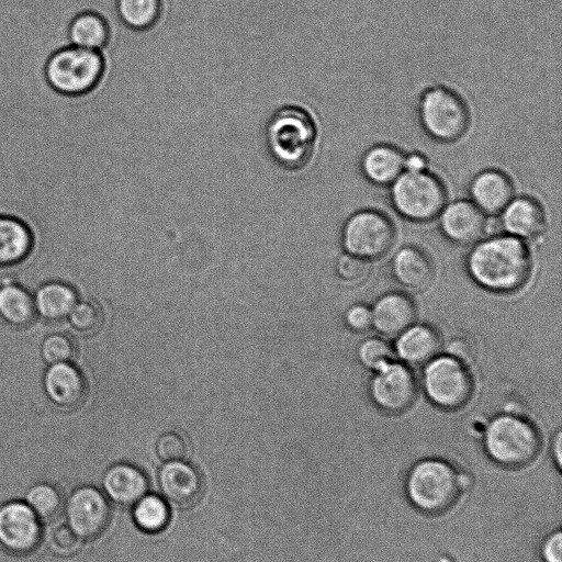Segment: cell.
Here are the masks:
<instances>
[{
    "label": "cell",
    "instance_id": "6da1fadb",
    "mask_svg": "<svg viewBox=\"0 0 562 562\" xmlns=\"http://www.w3.org/2000/svg\"><path fill=\"white\" fill-rule=\"evenodd\" d=\"M467 271L481 288L512 293L528 281L531 256L526 243L508 234L480 239L467 256Z\"/></svg>",
    "mask_w": 562,
    "mask_h": 562
},
{
    "label": "cell",
    "instance_id": "7a4b0ae2",
    "mask_svg": "<svg viewBox=\"0 0 562 562\" xmlns=\"http://www.w3.org/2000/svg\"><path fill=\"white\" fill-rule=\"evenodd\" d=\"M263 138L271 160L285 171H300L312 161L318 142L314 116L304 108H278L265 125Z\"/></svg>",
    "mask_w": 562,
    "mask_h": 562
},
{
    "label": "cell",
    "instance_id": "3957f363",
    "mask_svg": "<svg viewBox=\"0 0 562 562\" xmlns=\"http://www.w3.org/2000/svg\"><path fill=\"white\" fill-rule=\"evenodd\" d=\"M472 484L471 477L442 458H424L412 464L404 480L411 505L426 515L450 509Z\"/></svg>",
    "mask_w": 562,
    "mask_h": 562
},
{
    "label": "cell",
    "instance_id": "277c9868",
    "mask_svg": "<svg viewBox=\"0 0 562 562\" xmlns=\"http://www.w3.org/2000/svg\"><path fill=\"white\" fill-rule=\"evenodd\" d=\"M481 438L484 452L495 464L520 469L530 464L541 449V435L529 419L504 412L483 425Z\"/></svg>",
    "mask_w": 562,
    "mask_h": 562
},
{
    "label": "cell",
    "instance_id": "5b68a950",
    "mask_svg": "<svg viewBox=\"0 0 562 562\" xmlns=\"http://www.w3.org/2000/svg\"><path fill=\"white\" fill-rule=\"evenodd\" d=\"M0 546L18 557L43 562H75L55 555L47 547L44 526L23 499L0 506Z\"/></svg>",
    "mask_w": 562,
    "mask_h": 562
},
{
    "label": "cell",
    "instance_id": "8992f818",
    "mask_svg": "<svg viewBox=\"0 0 562 562\" xmlns=\"http://www.w3.org/2000/svg\"><path fill=\"white\" fill-rule=\"evenodd\" d=\"M390 187L393 209L412 222L431 221L447 204L445 183L428 170L404 171Z\"/></svg>",
    "mask_w": 562,
    "mask_h": 562
},
{
    "label": "cell",
    "instance_id": "52a82bcc",
    "mask_svg": "<svg viewBox=\"0 0 562 562\" xmlns=\"http://www.w3.org/2000/svg\"><path fill=\"white\" fill-rule=\"evenodd\" d=\"M418 119L431 139L448 144L459 140L467 133L470 111L456 91L445 86H434L420 95Z\"/></svg>",
    "mask_w": 562,
    "mask_h": 562
},
{
    "label": "cell",
    "instance_id": "ba28073f",
    "mask_svg": "<svg viewBox=\"0 0 562 562\" xmlns=\"http://www.w3.org/2000/svg\"><path fill=\"white\" fill-rule=\"evenodd\" d=\"M108 69L109 60L101 50L69 46L49 58L46 77L58 92L79 94L95 87Z\"/></svg>",
    "mask_w": 562,
    "mask_h": 562
},
{
    "label": "cell",
    "instance_id": "9c48e42d",
    "mask_svg": "<svg viewBox=\"0 0 562 562\" xmlns=\"http://www.w3.org/2000/svg\"><path fill=\"white\" fill-rule=\"evenodd\" d=\"M422 386L428 400L445 411L469 403L474 380L469 366L448 355H437L423 366Z\"/></svg>",
    "mask_w": 562,
    "mask_h": 562
},
{
    "label": "cell",
    "instance_id": "30bf717a",
    "mask_svg": "<svg viewBox=\"0 0 562 562\" xmlns=\"http://www.w3.org/2000/svg\"><path fill=\"white\" fill-rule=\"evenodd\" d=\"M395 228L384 213L367 209L351 214L341 231V244L347 254L367 261L383 257L393 246Z\"/></svg>",
    "mask_w": 562,
    "mask_h": 562
},
{
    "label": "cell",
    "instance_id": "8fae6325",
    "mask_svg": "<svg viewBox=\"0 0 562 562\" xmlns=\"http://www.w3.org/2000/svg\"><path fill=\"white\" fill-rule=\"evenodd\" d=\"M64 517L81 541L95 540L110 524V501L99 487L92 484L79 485L66 497Z\"/></svg>",
    "mask_w": 562,
    "mask_h": 562
},
{
    "label": "cell",
    "instance_id": "7c38bea8",
    "mask_svg": "<svg viewBox=\"0 0 562 562\" xmlns=\"http://www.w3.org/2000/svg\"><path fill=\"white\" fill-rule=\"evenodd\" d=\"M368 392L370 400L380 411L400 414L415 402L418 381L411 367L392 360L373 371Z\"/></svg>",
    "mask_w": 562,
    "mask_h": 562
},
{
    "label": "cell",
    "instance_id": "4fadbf2b",
    "mask_svg": "<svg viewBox=\"0 0 562 562\" xmlns=\"http://www.w3.org/2000/svg\"><path fill=\"white\" fill-rule=\"evenodd\" d=\"M158 483L165 498L180 508L192 507L203 494L200 471L182 460L166 462L158 473Z\"/></svg>",
    "mask_w": 562,
    "mask_h": 562
},
{
    "label": "cell",
    "instance_id": "5bb4252c",
    "mask_svg": "<svg viewBox=\"0 0 562 562\" xmlns=\"http://www.w3.org/2000/svg\"><path fill=\"white\" fill-rule=\"evenodd\" d=\"M438 216L441 233L458 245L475 244L486 228L485 214L470 200L446 204Z\"/></svg>",
    "mask_w": 562,
    "mask_h": 562
},
{
    "label": "cell",
    "instance_id": "9a60e30c",
    "mask_svg": "<svg viewBox=\"0 0 562 562\" xmlns=\"http://www.w3.org/2000/svg\"><path fill=\"white\" fill-rule=\"evenodd\" d=\"M469 194L470 201L485 215H497L515 196V187L507 173L490 168L473 177Z\"/></svg>",
    "mask_w": 562,
    "mask_h": 562
},
{
    "label": "cell",
    "instance_id": "2e32d148",
    "mask_svg": "<svg viewBox=\"0 0 562 562\" xmlns=\"http://www.w3.org/2000/svg\"><path fill=\"white\" fill-rule=\"evenodd\" d=\"M43 385L50 402L66 411L78 408L87 397L86 379L69 362L50 364L44 374Z\"/></svg>",
    "mask_w": 562,
    "mask_h": 562
},
{
    "label": "cell",
    "instance_id": "e0dca14e",
    "mask_svg": "<svg viewBox=\"0 0 562 562\" xmlns=\"http://www.w3.org/2000/svg\"><path fill=\"white\" fill-rule=\"evenodd\" d=\"M501 224L506 234L524 241L536 240L546 231V213L530 196H514L501 212Z\"/></svg>",
    "mask_w": 562,
    "mask_h": 562
},
{
    "label": "cell",
    "instance_id": "ac0fdd59",
    "mask_svg": "<svg viewBox=\"0 0 562 562\" xmlns=\"http://www.w3.org/2000/svg\"><path fill=\"white\" fill-rule=\"evenodd\" d=\"M372 327L386 337H396L416 321L414 301L405 293L389 292L381 295L371 307Z\"/></svg>",
    "mask_w": 562,
    "mask_h": 562
},
{
    "label": "cell",
    "instance_id": "d6986e66",
    "mask_svg": "<svg viewBox=\"0 0 562 562\" xmlns=\"http://www.w3.org/2000/svg\"><path fill=\"white\" fill-rule=\"evenodd\" d=\"M101 484L108 499L121 506L134 505L148 490L145 473L124 462L109 467L102 475Z\"/></svg>",
    "mask_w": 562,
    "mask_h": 562
},
{
    "label": "cell",
    "instance_id": "ffe728a7",
    "mask_svg": "<svg viewBox=\"0 0 562 562\" xmlns=\"http://www.w3.org/2000/svg\"><path fill=\"white\" fill-rule=\"evenodd\" d=\"M393 349L400 361L408 367L424 366L439 355L441 337L432 326L414 323L396 336Z\"/></svg>",
    "mask_w": 562,
    "mask_h": 562
},
{
    "label": "cell",
    "instance_id": "44dd1931",
    "mask_svg": "<svg viewBox=\"0 0 562 562\" xmlns=\"http://www.w3.org/2000/svg\"><path fill=\"white\" fill-rule=\"evenodd\" d=\"M394 279L403 286L414 290H426L435 277L431 258L416 246H404L396 251L391 261Z\"/></svg>",
    "mask_w": 562,
    "mask_h": 562
},
{
    "label": "cell",
    "instance_id": "7402d4cb",
    "mask_svg": "<svg viewBox=\"0 0 562 562\" xmlns=\"http://www.w3.org/2000/svg\"><path fill=\"white\" fill-rule=\"evenodd\" d=\"M405 154L391 144L368 148L360 159L363 177L375 186H391L404 172Z\"/></svg>",
    "mask_w": 562,
    "mask_h": 562
},
{
    "label": "cell",
    "instance_id": "603a6c76",
    "mask_svg": "<svg viewBox=\"0 0 562 562\" xmlns=\"http://www.w3.org/2000/svg\"><path fill=\"white\" fill-rule=\"evenodd\" d=\"M34 235L21 221L0 215V267H9L24 260L31 252Z\"/></svg>",
    "mask_w": 562,
    "mask_h": 562
},
{
    "label": "cell",
    "instance_id": "cb8c5ba5",
    "mask_svg": "<svg viewBox=\"0 0 562 562\" xmlns=\"http://www.w3.org/2000/svg\"><path fill=\"white\" fill-rule=\"evenodd\" d=\"M71 46L101 50L113 42V26L103 16L85 12L76 16L68 31Z\"/></svg>",
    "mask_w": 562,
    "mask_h": 562
},
{
    "label": "cell",
    "instance_id": "d4e9b609",
    "mask_svg": "<svg viewBox=\"0 0 562 562\" xmlns=\"http://www.w3.org/2000/svg\"><path fill=\"white\" fill-rule=\"evenodd\" d=\"M76 303L77 293L74 288L58 281L43 284L34 296L36 313L48 322L68 317Z\"/></svg>",
    "mask_w": 562,
    "mask_h": 562
},
{
    "label": "cell",
    "instance_id": "484cf974",
    "mask_svg": "<svg viewBox=\"0 0 562 562\" xmlns=\"http://www.w3.org/2000/svg\"><path fill=\"white\" fill-rule=\"evenodd\" d=\"M23 501L30 506L43 526L61 520L66 495L48 482H37L25 493Z\"/></svg>",
    "mask_w": 562,
    "mask_h": 562
},
{
    "label": "cell",
    "instance_id": "4316f807",
    "mask_svg": "<svg viewBox=\"0 0 562 562\" xmlns=\"http://www.w3.org/2000/svg\"><path fill=\"white\" fill-rule=\"evenodd\" d=\"M34 299L22 286L7 283L0 288V316L10 325L26 327L36 317Z\"/></svg>",
    "mask_w": 562,
    "mask_h": 562
},
{
    "label": "cell",
    "instance_id": "83f0119b",
    "mask_svg": "<svg viewBox=\"0 0 562 562\" xmlns=\"http://www.w3.org/2000/svg\"><path fill=\"white\" fill-rule=\"evenodd\" d=\"M160 10V0H115L117 19L134 31H146L155 25Z\"/></svg>",
    "mask_w": 562,
    "mask_h": 562
},
{
    "label": "cell",
    "instance_id": "f1b7e54d",
    "mask_svg": "<svg viewBox=\"0 0 562 562\" xmlns=\"http://www.w3.org/2000/svg\"><path fill=\"white\" fill-rule=\"evenodd\" d=\"M133 506V519L140 530L157 533L167 527L170 509L160 496L145 494Z\"/></svg>",
    "mask_w": 562,
    "mask_h": 562
},
{
    "label": "cell",
    "instance_id": "f546056e",
    "mask_svg": "<svg viewBox=\"0 0 562 562\" xmlns=\"http://www.w3.org/2000/svg\"><path fill=\"white\" fill-rule=\"evenodd\" d=\"M44 537L48 549L59 558L75 560L80 552L82 541L65 521L44 526Z\"/></svg>",
    "mask_w": 562,
    "mask_h": 562
},
{
    "label": "cell",
    "instance_id": "4dcf8cb0",
    "mask_svg": "<svg viewBox=\"0 0 562 562\" xmlns=\"http://www.w3.org/2000/svg\"><path fill=\"white\" fill-rule=\"evenodd\" d=\"M357 357L363 367L373 372L394 360L395 353L393 347L385 339L369 337L359 344Z\"/></svg>",
    "mask_w": 562,
    "mask_h": 562
},
{
    "label": "cell",
    "instance_id": "1f68e13d",
    "mask_svg": "<svg viewBox=\"0 0 562 562\" xmlns=\"http://www.w3.org/2000/svg\"><path fill=\"white\" fill-rule=\"evenodd\" d=\"M41 353L48 364L66 363L75 358L77 346L68 334H52L44 339Z\"/></svg>",
    "mask_w": 562,
    "mask_h": 562
},
{
    "label": "cell",
    "instance_id": "d6a6232c",
    "mask_svg": "<svg viewBox=\"0 0 562 562\" xmlns=\"http://www.w3.org/2000/svg\"><path fill=\"white\" fill-rule=\"evenodd\" d=\"M68 317L71 326L83 334L97 331L102 324L100 307L89 301L77 302Z\"/></svg>",
    "mask_w": 562,
    "mask_h": 562
},
{
    "label": "cell",
    "instance_id": "836d02e7",
    "mask_svg": "<svg viewBox=\"0 0 562 562\" xmlns=\"http://www.w3.org/2000/svg\"><path fill=\"white\" fill-rule=\"evenodd\" d=\"M336 271L344 281L356 284L368 277L370 265L369 261L346 252L338 258Z\"/></svg>",
    "mask_w": 562,
    "mask_h": 562
},
{
    "label": "cell",
    "instance_id": "e575fe53",
    "mask_svg": "<svg viewBox=\"0 0 562 562\" xmlns=\"http://www.w3.org/2000/svg\"><path fill=\"white\" fill-rule=\"evenodd\" d=\"M156 451L158 457L166 462L182 460L188 452V445L180 434L169 431L159 437Z\"/></svg>",
    "mask_w": 562,
    "mask_h": 562
},
{
    "label": "cell",
    "instance_id": "d590c367",
    "mask_svg": "<svg viewBox=\"0 0 562 562\" xmlns=\"http://www.w3.org/2000/svg\"><path fill=\"white\" fill-rule=\"evenodd\" d=\"M344 319L351 330L363 333L372 327L371 307L362 303L352 304L345 312Z\"/></svg>",
    "mask_w": 562,
    "mask_h": 562
},
{
    "label": "cell",
    "instance_id": "8d00e7d4",
    "mask_svg": "<svg viewBox=\"0 0 562 562\" xmlns=\"http://www.w3.org/2000/svg\"><path fill=\"white\" fill-rule=\"evenodd\" d=\"M542 562H562V532L557 529L542 540L539 549Z\"/></svg>",
    "mask_w": 562,
    "mask_h": 562
},
{
    "label": "cell",
    "instance_id": "74e56055",
    "mask_svg": "<svg viewBox=\"0 0 562 562\" xmlns=\"http://www.w3.org/2000/svg\"><path fill=\"white\" fill-rule=\"evenodd\" d=\"M446 355L451 356L469 366L473 360L474 350L471 342L465 338H453L446 346Z\"/></svg>",
    "mask_w": 562,
    "mask_h": 562
},
{
    "label": "cell",
    "instance_id": "f35d334b",
    "mask_svg": "<svg viewBox=\"0 0 562 562\" xmlns=\"http://www.w3.org/2000/svg\"><path fill=\"white\" fill-rule=\"evenodd\" d=\"M428 160L425 155L420 153H411L405 155L404 171H425L428 170Z\"/></svg>",
    "mask_w": 562,
    "mask_h": 562
},
{
    "label": "cell",
    "instance_id": "ab89813d",
    "mask_svg": "<svg viewBox=\"0 0 562 562\" xmlns=\"http://www.w3.org/2000/svg\"><path fill=\"white\" fill-rule=\"evenodd\" d=\"M551 456L554 465L557 467L558 471H561L562 469V434L561 430H557L552 438L551 443Z\"/></svg>",
    "mask_w": 562,
    "mask_h": 562
},
{
    "label": "cell",
    "instance_id": "60d3db41",
    "mask_svg": "<svg viewBox=\"0 0 562 562\" xmlns=\"http://www.w3.org/2000/svg\"><path fill=\"white\" fill-rule=\"evenodd\" d=\"M434 562H453L452 559H450L449 557L447 555H442L440 558H438L436 561Z\"/></svg>",
    "mask_w": 562,
    "mask_h": 562
}]
</instances>
